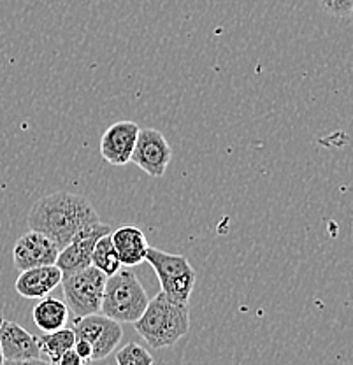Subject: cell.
<instances>
[{"instance_id":"cell-21","label":"cell","mask_w":353,"mask_h":365,"mask_svg":"<svg viewBox=\"0 0 353 365\" xmlns=\"http://www.w3.org/2000/svg\"><path fill=\"white\" fill-rule=\"evenodd\" d=\"M4 365H55L44 359H32V360H6Z\"/></svg>"},{"instance_id":"cell-14","label":"cell","mask_w":353,"mask_h":365,"mask_svg":"<svg viewBox=\"0 0 353 365\" xmlns=\"http://www.w3.org/2000/svg\"><path fill=\"white\" fill-rule=\"evenodd\" d=\"M32 318L34 323L44 334L55 332V330H60L66 327L67 319H69V307L60 299L46 295L43 299H39V304L34 307Z\"/></svg>"},{"instance_id":"cell-15","label":"cell","mask_w":353,"mask_h":365,"mask_svg":"<svg viewBox=\"0 0 353 365\" xmlns=\"http://www.w3.org/2000/svg\"><path fill=\"white\" fill-rule=\"evenodd\" d=\"M37 342H39L41 355H44L46 360L56 365V362L62 359L63 353L74 348L76 334L72 329H66L63 327V329L55 330V332H49L37 337Z\"/></svg>"},{"instance_id":"cell-6","label":"cell","mask_w":353,"mask_h":365,"mask_svg":"<svg viewBox=\"0 0 353 365\" xmlns=\"http://www.w3.org/2000/svg\"><path fill=\"white\" fill-rule=\"evenodd\" d=\"M72 330L76 334V339H83L92 346V360H104L106 356L116 351L123 337L121 323L98 313L76 317L72 322Z\"/></svg>"},{"instance_id":"cell-1","label":"cell","mask_w":353,"mask_h":365,"mask_svg":"<svg viewBox=\"0 0 353 365\" xmlns=\"http://www.w3.org/2000/svg\"><path fill=\"white\" fill-rule=\"evenodd\" d=\"M97 209L86 197L69 192H55L41 197L30 207L26 223L51 239L60 250L85 227L98 223Z\"/></svg>"},{"instance_id":"cell-11","label":"cell","mask_w":353,"mask_h":365,"mask_svg":"<svg viewBox=\"0 0 353 365\" xmlns=\"http://www.w3.org/2000/svg\"><path fill=\"white\" fill-rule=\"evenodd\" d=\"M0 349L6 360L41 359L37 337L26 332L21 325L4 319L0 325Z\"/></svg>"},{"instance_id":"cell-22","label":"cell","mask_w":353,"mask_h":365,"mask_svg":"<svg viewBox=\"0 0 353 365\" xmlns=\"http://www.w3.org/2000/svg\"><path fill=\"white\" fill-rule=\"evenodd\" d=\"M4 362H6V359H4V355H2V349H0V365H4Z\"/></svg>"},{"instance_id":"cell-3","label":"cell","mask_w":353,"mask_h":365,"mask_svg":"<svg viewBox=\"0 0 353 365\" xmlns=\"http://www.w3.org/2000/svg\"><path fill=\"white\" fill-rule=\"evenodd\" d=\"M150 297L131 269H120L108 277L102 297L101 313L118 323H135L143 317Z\"/></svg>"},{"instance_id":"cell-23","label":"cell","mask_w":353,"mask_h":365,"mask_svg":"<svg viewBox=\"0 0 353 365\" xmlns=\"http://www.w3.org/2000/svg\"><path fill=\"white\" fill-rule=\"evenodd\" d=\"M2 322H4V318H2V317H0V325H2Z\"/></svg>"},{"instance_id":"cell-24","label":"cell","mask_w":353,"mask_h":365,"mask_svg":"<svg viewBox=\"0 0 353 365\" xmlns=\"http://www.w3.org/2000/svg\"><path fill=\"white\" fill-rule=\"evenodd\" d=\"M352 20H353V13H352Z\"/></svg>"},{"instance_id":"cell-10","label":"cell","mask_w":353,"mask_h":365,"mask_svg":"<svg viewBox=\"0 0 353 365\" xmlns=\"http://www.w3.org/2000/svg\"><path fill=\"white\" fill-rule=\"evenodd\" d=\"M139 125L134 121H116L101 139V155L108 163L123 167L131 162L138 140Z\"/></svg>"},{"instance_id":"cell-8","label":"cell","mask_w":353,"mask_h":365,"mask_svg":"<svg viewBox=\"0 0 353 365\" xmlns=\"http://www.w3.org/2000/svg\"><path fill=\"white\" fill-rule=\"evenodd\" d=\"M170 158L173 150L162 132L155 128H139L131 162H134L148 176L162 178L169 167Z\"/></svg>"},{"instance_id":"cell-13","label":"cell","mask_w":353,"mask_h":365,"mask_svg":"<svg viewBox=\"0 0 353 365\" xmlns=\"http://www.w3.org/2000/svg\"><path fill=\"white\" fill-rule=\"evenodd\" d=\"M111 239L123 267H135L144 262L150 245H148V239L141 228L135 225H123L111 232Z\"/></svg>"},{"instance_id":"cell-7","label":"cell","mask_w":353,"mask_h":365,"mask_svg":"<svg viewBox=\"0 0 353 365\" xmlns=\"http://www.w3.org/2000/svg\"><path fill=\"white\" fill-rule=\"evenodd\" d=\"M106 234H111V227L101 222L85 227L60 250L55 265L62 271L63 276L86 269L88 265H92L95 245Z\"/></svg>"},{"instance_id":"cell-16","label":"cell","mask_w":353,"mask_h":365,"mask_svg":"<svg viewBox=\"0 0 353 365\" xmlns=\"http://www.w3.org/2000/svg\"><path fill=\"white\" fill-rule=\"evenodd\" d=\"M92 265L97 267L98 271H102L106 276H113L120 271L123 265H121L120 257H118L115 245H113L111 234H106L104 237H101L95 245L93 253H92Z\"/></svg>"},{"instance_id":"cell-4","label":"cell","mask_w":353,"mask_h":365,"mask_svg":"<svg viewBox=\"0 0 353 365\" xmlns=\"http://www.w3.org/2000/svg\"><path fill=\"white\" fill-rule=\"evenodd\" d=\"M144 260L157 274L158 281H160V292H164L169 299L176 300V302L188 304L190 295L195 288L197 274L187 257L167 253V251L150 246Z\"/></svg>"},{"instance_id":"cell-5","label":"cell","mask_w":353,"mask_h":365,"mask_svg":"<svg viewBox=\"0 0 353 365\" xmlns=\"http://www.w3.org/2000/svg\"><path fill=\"white\" fill-rule=\"evenodd\" d=\"M108 276L93 265L62 277V292L67 307L74 317L101 313L102 297Z\"/></svg>"},{"instance_id":"cell-12","label":"cell","mask_w":353,"mask_h":365,"mask_svg":"<svg viewBox=\"0 0 353 365\" xmlns=\"http://www.w3.org/2000/svg\"><path fill=\"white\" fill-rule=\"evenodd\" d=\"M63 274L56 265H43L21 271L14 288L24 299H43L51 294L60 283Z\"/></svg>"},{"instance_id":"cell-18","label":"cell","mask_w":353,"mask_h":365,"mask_svg":"<svg viewBox=\"0 0 353 365\" xmlns=\"http://www.w3.org/2000/svg\"><path fill=\"white\" fill-rule=\"evenodd\" d=\"M318 2L330 16L348 18L353 13V0H318Z\"/></svg>"},{"instance_id":"cell-2","label":"cell","mask_w":353,"mask_h":365,"mask_svg":"<svg viewBox=\"0 0 353 365\" xmlns=\"http://www.w3.org/2000/svg\"><path fill=\"white\" fill-rule=\"evenodd\" d=\"M134 329L151 349L170 348L188 334V304L176 302L160 292L150 299L143 317L134 323Z\"/></svg>"},{"instance_id":"cell-9","label":"cell","mask_w":353,"mask_h":365,"mask_svg":"<svg viewBox=\"0 0 353 365\" xmlns=\"http://www.w3.org/2000/svg\"><path fill=\"white\" fill-rule=\"evenodd\" d=\"M60 248L37 230H30L21 235L13 248V264L18 271H26L43 265H55Z\"/></svg>"},{"instance_id":"cell-17","label":"cell","mask_w":353,"mask_h":365,"mask_svg":"<svg viewBox=\"0 0 353 365\" xmlns=\"http://www.w3.org/2000/svg\"><path fill=\"white\" fill-rule=\"evenodd\" d=\"M153 355L138 342H128L123 348L116 349L118 365H153Z\"/></svg>"},{"instance_id":"cell-19","label":"cell","mask_w":353,"mask_h":365,"mask_svg":"<svg viewBox=\"0 0 353 365\" xmlns=\"http://www.w3.org/2000/svg\"><path fill=\"white\" fill-rule=\"evenodd\" d=\"M56 365H86V362L78 355V353H76V349L72 348L69 351L63 353L62 359L56 362Z\"/></svg>"},{"instance_id":"cell-20","label":"cell","mask_w":353,"mask_h":365,"mask_svg":"<svg viewBox=\"0 0 353 365\" xmlns=\"http://www.w3.org/2000/svg\"><path fill=\"white\" fill-rule=\"evenodd\" d=\"M74 349H76V353H78V355L85 360V362H90V360H92V346H90L86 341L76 339Z\"/></svg>"}]
</instances>
